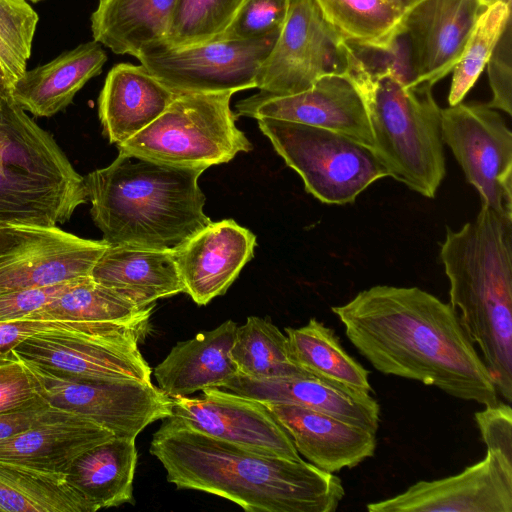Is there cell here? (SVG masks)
<instances>
[{
  "label": "cell",
  "instance_id": "f1b7e54d",
  "mask_svg": "<svg viewBox=\"0 0 512 512\" xmlns=\"http://www.w3.org/2000/svg\"><path fill=\"white\" fill-rule=\"evenodd\" d=\"M152 307L140 308L86 276L24 319L90 322L145 331Z\"/></svg>",
  "mask_w": 512,
  "mask_h": 512
},
{
  "label": "cell",
  "instance_id": "60d3db41",
  "mask_svg": "<svg viewBox=\"0 0 512 512\" xmlns=\"http://www.w3.org/2000/svg\"><path fill=\"white\" fill-rule=\"evenodd\" d=\"M492 99L487 105L512 113L511 21L500 36L487 64Z\"/></svg>",
  "mask_w": 512,
  "mask_h": 512
},
{
  "label": "cell",
  "instance_id": "277c9868",
  "mask_svg": "<svg viewBox=\"0 0 512 512\" xmlns=\"http://www.w3.org/2000/svg\"><path fill=\"white\" fill-rule=\"evenodd\" d=\"M440 259L450 305L481 352L496 390L512 401V216L481 204L459 230L447 227Z\"/></svg>",
  "mask_w": 512,
  "mask_h": 512
},
{
  "label": "cell",
  "instance_id": "ab89813d",
  "mask_svg": "<svg viewBox=\"0 0 512 512\" xmlns=\"http://www.w3.org/2000/svg\"><path fill=\"white\" fill-rule=\"evenodd\" d=\"M40 398L37 378L24 361L16 356L0 364V412L21 408Z\"/></svg>",
  "mask_w": 512,
  "mask_h": 512
},
{
  "label": "cell",
  "instance_id": "5b68a950",
  "mask_svg": "<svg viewBox=\"0 0 512 512\" xmlns=\"http://www.w3.org/2000/svg\"><path fill=\"white\" fill-rule=\"evenodd\" d=\"M342 74L366 108L373 150L388 175L422 196L433 198L445 174L441 109L432 87H409L393 64L374 68L344 42Z\"/></svg>",
  "mask_w": 512,
  "mask_h": 512
},
{
  "label": "cell",
  "instance_id": "d4e9b609",
  "mask_svg": "<svg viewBox=\"0 0 512 512\" xmlns=\"http://www.w3.org/2000/svg\"><path fill=\"white\" fill-rule=\"evenodd\" d=\"M107 61L100 43L91 41L26 71L12 87L13 101L36 117H51L65 109L76 93L99 75Z\"/></svg>",
  "mask_w": 512,
  "mask_h": 512
},
{
  "label": "cell",
  "instance_id": "30bf717a",
  "mask_svg": "<svg viewBox=\"0 0 512 512\" xmlns=\"http://www.w3.org/2000/svg\"><path fill=\"white\" fill-rule=\"evenodd\" d=\"M279 33L250 40L218 39L161 49L137 59L175 94L235 92L256 88L258 71Z\"/></svg>",
  "mask_w": 512,
  "mask_h": 512
},
{
  "label": "cell",
  "instance_id": "4dcf8cb0",
  "mask_svg": "<svg viewBox=\"0 0 512 512\" xmlns=\"http://www.w3.org/2000/svg\"><path fill=\"white\" fill-rule=\"evenodd\" d=\"M324 20L354 49L393 53L404 12L386 0H315Z\"/></svg>",
  "mask_w": 512,
  "mask_h": 512
},
{
  "label": "cell",
  "instance_id": "7402d4cb",
  "mask_svg": "<svg viewBox=\"0 0 512 512\" xmlns=\"http://www.w3.org/2000/svg\"><path fill=\"white\" fill-rule=\"evenodd\" d=\"M176 96L143 65H115L98 100L105 136L116 145L127 141L158 118Z\"/></svg>",
  "mask_w": 512,
  "mask_h": 512
},
{
  "label": "cell",
  "instance_id": "c3c4849f",
  "mask_svg": "<svg viewBox=\"0 0 512 512\" xmlns=\"http://www.w3.org/2000/svg\"><path fill=\"white\" fill-rule=\"evenodd\" d=\"M30 1H32V2H38V1H41V0H30Z\"/></svg>",
  "mask_w": 512,
  "mask_h": 512
},
{
  "label": "cell",
  "instance_id": "e0dca14e",
  "mask_svg": "<svg viewBox=\"0 0 512 512\" xmlns=\"http://www.w3.org/2000/svg\"><path fill=\"white\" fill-rule=\"evenodd\" d=\"M369 512H512V470L491 451L462 472L421 480L393 497L367 504Z\"/></svg>",
  "mask_w": 512,
  "mask_h": 512
},
{
  "label": "cell",
  "instance_id": "b9f144b4",
  "mask_svg": "<svg viewBox=\"0 0 512 512\" xmlns=\"http://www.w3.org/2000/svg\"><path fill=\"white\" fill-rule=\"evenodd\" d=\"M64 233L58 227L0 226V265L28 255Z\"/></svg>",
  "mask_w": 512,
  "mask_h": 512
},
{
  "label": "cell",
  "instance_id": "4fadbf2b",
  "mask_svg": "<svg viewBox=\"0 0 512 512\" xmlns=\"http://www.w3.org/2000/svg\"><path fill=\"white\" fill-rule=\"evenodd\" d=\"M27 365L37 378L40 395L52 406L87 417L116 437L136 438L172 413V398L152 383L69 380Z\"/></svg>",
  "mask_w": 512,
  "mask_h": 512
},
{
  "label": "cell",
  "instance_id": "2e32d148",
  "mask_svg": "<svg viewBox=\"0 0 512 512\" xmlns=\"http://www.w3.org/2000/svg\"><path fill=\"white\" fill-rule=\"evenodd\" d=\"M481 0H419L402 17L409 41V87H433L452 72L481 13Z\"/></svg>",
  "mask_w": 512,
  "mask_h": 512
},
{
  "label": "cell",
  "instance_id": "8fae6325",
  "mask_svg": "<svg viewBox=\"0 0 512 512\" xmlns=\"http://www.w3.org/2000/svg\"><path fill=\"white\" fill-rule=\"evenodd\" d=\"M441 134L485 204L512 216V133L487 104L441 109Z\"/></svg>",
  "mask_w": 512,
  "mask_h": 512
},
{
  "label": "cell",
  "instance_id": "3957f363",
  "mask_svg": "<svg viewBox=\"0 0 512 512\" xmlns=\"http://www.w3.org/2000/svg\"><path fill=\"white\" fill-rule=\"evenodd\" d=\"M202 168L119 151L84 177L91 216L109 245L175 251L212 221L204 212Z\"/></svg>",
  "mask_w": 512,
  "mask_h": 512
},
{
  "label": "cell",
  "instance_id": "d6a6232c",
  "mask_svg": "<svg viewBox=\"0 0 512 512\" xmlns=\"http://www.w3.org/2000/svg\"><path fill=\"white\" fill-rule=\"evenodd\" d=\"M230 357L238 374L253 379L309 374L292 361L286 335L269 319L257 316L237 326Z\"/></svg>",
  "mask_w": 512,
  "mask_h": 512
},
{
  "label": "cell",
  "instance_id": "9c48e42d",
  "mask_svg": "<svg viewBox=\"0 0 512 512\" xmlns=\"http://www.w3.org/2000/svg\"><path fill=\"white\" fill-rule=\"evenodd\" d=\"M145 331L104 327L37 334L13 353L25 363L76 381L151 382V368L138 343Z\"/></svg>",
  "mask_w": 512,
  "mask_h": 512
},
{
  "label": "cell",
  "instance_id": "8d00e7d4",
  "mask_svg": "<svg viewBox=\"0 0 512 512\" xmlns=\"http://www.w3.org/2000/svg\"><path fill=\"white\" fill-rule=\"evenodd\" d=\"M288 4L289 0H244L219 39L250 40L279 33Z\"/></svg>",
  "mask_w": 512,
  "mask_h": 512
},
{
  "label": "cell",
  "instance_id": "ee69618b",
  "mask_svg": "<svg viewBox=\"0 0 512 512\" xmlns=\"http://www.w3.org/2000/svg\"><path fill=\"white\" fill-rule=\"evenodd\" d=\"M60 410L42 397L21 408L0 412V441L49 419Z\"/></svg>",
  "mask_w": 512,
  "mask_h": 512
},
{
  "label": "cell",
  "instance_id": "83f0119b",
  "mask_svg": "<svg viewBox=\"0 0 512 512\" xmlns=\"http://www.w3.org/2000/svg\"><path fill=\"white\" fill-rule=\"evenodd\" d=\"M135 439L114 436L80 455L66 473L97 510L134 503Z\"/></svg>",
  "mask_w": 512,
  "mask_h": 512
},
{
  "label": "cell",
  "instance_id": "7c38bea8",
  "mask_svg": "<svg viewBox=\"0 0 512 512\" xmlns=\"http://www.w3.org/2000/svg\"><path fill=\"white\" fill-rule=\"evenodd\" d=\"M344 65V42L315 0H289L283 26L258 71L256 88L269 95L298 93L326 74H342Z\"/></svg>",
  "mask_w": 512,
  "mask_h": 512
},
{
  "label": "cell",
  "instance_id": "ba28073f",
  "mask_svg": "<svg viewBox=\"0 0 512 512\" xmlns=\"http://www.w3.org/2000/svg\"><path fill=\"white\" fill-rule=\"evenodd\" d=\"M275 151L325 204L353 203L388 171L374 150L343 134L274 118L257 119Z\"/></svg>",
  "mask_w": 512,
  "mask_h": 512
},
{
  "label": "cell",
  "instance_id": "52a82bcc",
  "mask_svg": "<svg viewBox=\"0 0 512 512\" xmlns=\"http://www.w3.org/2000/svg\"><path fill=\"white\" fill-rule=\"evenodd\" d=\"M230 92L178 94L142 131L117 145L130 153L169 165L202 168L229 162L252 144L236 126Z\"/></svg>",
  "mask_w": 512,
  "mask_h": 512
},
{
  "label": "cell",
  "instance_id": "f35d334b",
  "mask_svg": "<svg viewBox=\"0 0 512 512\" xmlns=\"http://www.w3.org/2000/svg\"><path fill=\"white\" fill-rule=\"evenodd\" d=\"M475 422L487 447L500 462L512 470V409L509 403L484 406L474 414Z\"/></svg>",
  "mask_w": 512,
  "mask_h": 512
},
{
  "label": "cell",
  "instance_id": "f546056e",
  "mask_svg": "<svg viewBox=\"0 0 512 512\" xmlns=\"http://www.w3.org/2000/svg\"><path fill=\"white\" fill-rule=\"evenodd\" d=\"M0 511L95 512L97 509L69 483L66 474L0 461Z\"/></svg>",
  "mask_w": 512,
  "mask_h": 512
},
{
  "label": "cell",
  "instance_id": "8992f818",
  "mask_svg": "<svg viewBox=\"0 0 512 512\" xmlns=\"http://www.w3.org/2000/svg\"><path fill=\"white\" fill-rule=\"evenodd\" d=\"M87 200L53 136L15 102L0 104V226L58 227Z\"/></svg>",
  "mask_w": 512,
  "mask_h": 512
},
{
  "label": "cell",
  "instance_id": "9a60e30c",
  "mask_svg": "<svg viewBox=\"0 0 512 512\" xmlns=\"http://www.w3.org/2000/svg\"><path fill=\"white\" fill-rule=\"evenodd\" d=\"M236 109L238 116L267 117L320 127L374 147L363 100L343 74H326L310 88L294 94L259 92L240 100Z\"/></svg>",
  "mask_w": 512,
  "mask_h": 512
},
{
  "label": "cell",
  "instance_id": "7a4b0ae2",
  "mask_svg": "<svg viewBox=\"0 0 512 512\" xmlns=\"http://www.w3.org/2000/svg\"><path fill=\"white\" fill-rule=\"evenodd\" d=\"M150 454L178 489L228 499L250 512H334L345 496L340 478L302 458L254 452L163 419Z\"/></svg>",
  "mask_w": 512,
  "mask_h": 512
},
{
  "label": "cell",
  "instance_id": "ac0fdd59",
  "mask_svg": "<svg viewBox=\"0 0 512 512\" xmlns=\"http://www.w3.org/2000/svg\"><path fill=\"white\" fill-rule=\"evenodd\" d=\"M255 245V235L232 219L208 224L174 251L184 293L198 305L223 295Z\"/></svg>",
  "mask_w": 512,
  "mask_h": 512
},
{
  "label": "cell",
  "instance_id": "d590c367",
  "mask_svg": "<svg viewBox=\"0 0 512 512\" xmlns=\"http://www.w3.org/2000/svg\"><path fill=\"white\" fill-rule=\"evenodd\" d=\"M38 21L26 0H0V64L12 87L27 71Z\"/></svg>",
  "mask_w": 512,
  "mask_h": 512
},
{
  "label": "cell",
  "instance_id": "5bb4252c",
  "mask_svg": "<svg viewBox=\"0 0 512 512\" xmlns=\"http://www.w3.org/2000/svg\"><path fill=\"white\" fill-rule=\"evenodd\" d=\"M174 423L206 436L248 450L301 459L291 438L267 406L216 387L205 388L198 397L172 398Z\"/></svg>",
  "mask_w": 512,
  "mask_h": 512
},
{
  "label": "cell",
  "instance_id": "603a6c76",
  "mask_svg": "<svg viewBox=\"0 0 512 512\" xmlns=\"http://www.w3.org/2000/svg\"><path fill=\"white\" fill-rule=\"evenodd\" d=\"M90 276L140 308L184 292L172 250L108 245Z\"/></svg>",
  "mask_w": 512,
  "mask_h": 512
},
{
  "label": "cell",
  "instance_id": "836d02e7",
  "mask_svg": "<svg viewBox=\"0 0 512 512\" xmlns=\"http://www.w3.org/2000/svg\"><path fill=\"white\" fill-rule=\"evenodd\" d=\"M511 21V3L496 1L485 8L452 70L449 106L464 99L484 70L500 36Z\"/></svg>",
  "mask_w": 512,
  "mask_h": 512
},
{
  "label": "cell",
  "instance_id": "d6986e66",
  "mask_svg": "<svg viewBox=\"0 0 512 512\" xmlns=\"http://www.w3.org/2000/svg\"><path fill=\"white\" fill-rule=\"evenodd\" d=\"M220 389L262 403L301 406L374 433L379 427L380 406L370 392L311 374L253 379L237 373Z\"/></svg>",
  "mask_w": 512,
  "mask_h": 512
},
{
  "label": "cell",
  "instance_id": "1f68e13d",
  "mask_svg": "<svg viewBox=\"0 0 512 512\" xmlns=\"http://www.w3.org/2000/svg\"><path fill=\"white\" fill-rule=\"evenodd\" d=\"M292 361L307 373L372 392L370 372L350 356L334 330L311 318L298 328H285Z\"/></svg>",
  "mask_w": 512,
  "mask_h": 512
},
{
  "label": "cell",
  "instance_id": "cb8c5ba5",
  "mask_svg": "<svg viewBox=\"0 0 512 512\" xmlns=\"http://www.w3.org/2000/svg\"><path fill=\"white\" fill-rule=\"evenodd\" d=\"M236 329L234 321L226 320L212 330L178 342L154 369L159 388L170 398L221 388L238 373L230 357Z\"/></svg>",
  "mask_w": 512,
  "mask_h": 512
},
{
  "label": "cell",
  "instance_id": "6da1fadb",
  "mask_svg": "<svg viewBox=\"0 0 512 512\" xmlns=\"http://www.w3.org/2000/svg\"><path fill=\"white\" fill-rule=\"evenodd\" d=\"M332 312L380 373L483 406L499 402L492 376L450 304L418 287L375 285Z\"/></svg>",
  "mask_w": 512,
  "mask_h": 512
},
{
  "label": "cell",
  "instance_id": "484cf974",
  "mask_svg": "<svg viewBox=\"0 0 512 512\" xmlns=\"http://www.w3.org/2000/svg\"><path fill=\"white\" fill-rule=\"evenodd\" d=\"M177 0H99L91 15L94 41L116 54L139 56L167 46Z\"/></svg>",
  "mask_w": 512,
  "mask_h": 512
},
{
  "label": "cell",
  "instance_id": "7dc6e473",
  "mask_svg": "<svg viewBox=\"0 0 512 512\" xmlns=\"http://www.w3.org/2000/svg\"><path fill=\"white\" fill-rule=\"evenodd\" d=\"M481 1L485 6H489L490 4H492L496 1H505V2L511 3V0H481Z\"/></svg>",
  "mask_w": 512,
  "mask_h": 512
},
{
  "label": "cell",
  "instance_id": "7bdbcfd3",
  "mask_svg": "<svg viewBox=\"0 0 512 512\" xmlns=\"http://www.w3.org/2000/svg\"><path fill=\"white\" fill-rule=\"evenodd\" d=\"M78 279L0 295V321L26 318L59 296Z\"/></svg>",
  "mask_w": 512,
  "mask_h": 512
},
{
  "label": "cell",
  "instance_id": "74e56055",
  "mask_svg": "<svg viewBox=\"0 0 512 512\" xmlns=\"http://www.w3.org/2000/svg\"><path fill=\"white\" fill-rule=\"evenodd\" d=\"M104 327L123 326L62 320L21 319L0 321V364L14 359L16 357L13 353L14 348L25 339L34 335L46 332L79 331Z\"/></svg>",
  "mask_w": 512,
  "mask_h": 512
},
{
  "label": "cell",
  "instance_id": "f6af8a7d",
  "mask_svg": "<svg viewBox=\"0 0 512 512\" xmlns=\"http://www.w3.org/2000/svg\"><path fill=\"white\" fill-rule=\"evenodd\" d=\"M14 102L12 98V85L0 64V104Z\"/></svg>",
  "mask_w": 512,
  "mask_h": 512
},
{
  "label": "cell",
  "instance_id": "ffe728a7",
  "mask_svg": "<svg viewBox=\"0 0 512 512\" xmlns=\"http://www.w3.org/2000/svg\"><path fill=\"white\" fill-rule=\"evenodd\" d=\"M299 455L330 472L353 468L374 455L376 433L336 417L285 403H264Z\"/></svg>",
  "mask_w": 512,
  "mask_h": 512
},
{
  "label": "cell",
  "instance_id": "4316f807",
  "mask_svg": "<svg viewBox=\"0 0 512 512\" xmlns=\"http://www.w3.org/2000/svg\"><path fill=\"white\" fill-rule=\"evenodd\" d=\"M108 245L103 239L65 232L34 252L0 265V295L90 276Z\"/></svg>",
  "mask_w": 512,
  "mask_h": 512
},
{
  "label": "cell",
  "instance_id": "bcb514c9",
  "mask_svg": "<svg viewBox=\"0 0 512 512\" xmlns=\"http://www.w3.org/2000/svg\"><path fill=\"white\" fill-rule=\"evenodd\" d=\"M386 1L394 4L399 9H401L403 12H405L411 6H413L415 3H417L419 0H386Z\"/></svg>",
  "mask_w": 512,
  "mask_h": 512
},
{
  "label": "cell",
  "instance_id": "44dd1931",
  "mask_svg": "<svg viewBox=\"0 0 512 512\" xmlns=\"http://www.w3.org/2000/svg\"><path fill=\"white\" fill-rule=\"evenodd\" d=\"M114 436L93 420L61 409L49 419L0 441V461L66 474L80 455Z\"/></svg>",
  "mask_w": 512,
  "mask_h": 512
},
{
  "label": "cell",
  "instance_id": "e575fe53",
  "mask_svg": "<svg viewBox=\"0 0 512 512\" xmlns=\"http://www.w3.org/2000/svg\"><path fill=\"white\" fill-rule=\"evenodd\" d=\"M244 0H177L167 47L181 48L219 39Z\"/></svg>",
  "mask_w": 512,
  "mask_h": 512
}]
</instances>
